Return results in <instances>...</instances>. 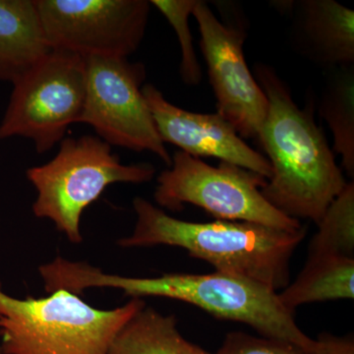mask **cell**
<instances>
[{"mask_svg": "<svg viewBox=\"0 0 354 354\" xmlns=\"http://www.w3.org/2000/svg\"><path fill=\"white\" fill-rule=\"evenodd\" d=\"M153 198L160 209L171 212L190 204L218 220L245 221L279 230H299V221L286 216L263 195L267 179L228 162L218 167L177 151L169 169L158 176Z\"/></svg>", "mask_w": 354, "mask_h": 354, "instance_id": "7", "label": "cell"}, {"mask_svg": "<svg viewBox=\"0 0 354 354\" xmlns=\"http://www.w3.org/2000/svg\"><path fill=\"white\" fill-rule=\"evenodd\" d=\"M308 248V259H354V184L348 183L333 200L319 223Z\"/></svg>", "mask_w": 354, "mask_h": 354, "instance_id": "17", "label": "cell"}, {"mask_svg": "<svg viewBox=\"0 0 354 354\" xmlns=\"http://www.w3.org/2000/svg\"><path fill=\"white\" fill-rule=\"evenodd\" d=\"M109 354H212L188 342L174 315L144 307L116 337Z\"/></svg>", "mask_w": 354, "mask_h": 354, "instance_id": "15", "label": "cell"}, {"mask_svg": "<svg viewBox=\"0 0 354 354\" xmlns=\"http://www.w3.org/2000/svg\"><path fill=\"white\" fill-rule=\"evenodd\" d=\"M215 354H309L295 344L243 332L230 333Z\"/></svg>", "mask_w": 354, "mask_h": 354, "instance_id": "19", "label": "cell"}, {"mask_svg": "<svg viewBox=\"0 0 354 354\" xmlns=\"http://www.w3.org/2000/svg\"><path fill=\"white\" fill-rule=\"evenodd\" d=\"M0 354H2L1 351H0Z\"/></svg>", "mask_w": 354, "mask_h": 354, "instance_id": "21", "label": "cell"}, {"mask_svg": "<svg viewBox=\"0 0 354 354\" xmlns=\"http://www.w3.org/2000/svg\"><path fill=\"white\" fill-rule=\"evenodd\" d=\"M134 230L118 241L122 248L167 245L185 249L215 271L257 281L272 290L290 283V260L307 228L279 230L245 221L192 223L167 215L144 198L133 200Z\"/></svg>", "mask_w": 354, "mask_h": 354, "instance_id": "3", "label": "cell"}, {"mask_svg": "<svg viewBox=\"0 0 354 354\" xmlns=\"http://www.w3.org/2000/svg\"><path fill=\"white\" fill-rule=\"evenodd\" d=\"M200 48L216 100V113L242 139H256L268 111V99L244 57L247 38L241 23L221 22L207 2L198 0L193 15Z\"/></svg>", "mask_w": 354, "mask_h": 354, "instance_id": "10", "label": "cell"}, {"mask_svg": "<svg viewBox=\"0 0 354 354\" xmlns=\"http://www.w3.org/2000/svg\"><path fill=\"white\" fill-rule=\"evenodd\" d=\"M44 290L83 295L91 288H113L132 298L164 297L194 305L216 318L250 326L262 337L295 344L313 354L315 339L304 334L295 314L267 286L223 272H171L153 278H134L102 271L85 262L57 257L41 267Z\"/></svg>", "mask_w": 354, "mask_h": 354, "instance_id": "1", "label": "cell"}, {"mask_svg": "<svg viewBox=\"0 0 354 354\" xmlns=\"http://www.w3.org/2000/svg\"><path fill=\"white\" fill-rule=\"evenodd\" d=\"M321 97L320 115L334 140L333 152L342 158L344 171L354 177V66L329 68Z\"/></svg>", "mask_w": 354, "mask_h": 354, "instance_id": "16", "label": "cell"}, {"mask_svg": "<svg viewBox=\"0 0 354 354\" xmlns=\"http://www.w3.org/2000/svg\"><path fill=\"white\" fill-rule=\"evenodd\" d=\"M153 165H123L111 146L97 136L65 137L59 150L46 164L30 167L28 180L36 188L32 214L48 218L71 243L83 241V212L113 183H145L152 180Z\"/></svg>", "mask_w": 354, "mask_h": 354, "instance_id": "5", "label": "cell"}, {"mask_svg": "<svg viewBox=\"0 0 354 354\" xmlns=\"http://www.w3.org/2000/svg\"><path fill=\"white\" fill-rule=\"evenodd\" d=\"M0 140L21 137L34 144L37 153L53 150L72 124L80 123L86 93V58L50 50L12 83Z\"/></svg>", "mask_w": 354, "mask_h": 354, "instance_id": "6", "label": "cell"}, {"mask_svg": "<svg viewBox=\"0 0 354 354\" xmlns=\"http://www.w3.org/2000/svg\"><path fill=\"white\" fill-rule=\"evenodd\" d=\"M164 143L178 147L195 158L211 157L260 174L272 176L269 160L251 148L223 116L186 111L171 104L152 84L142 88Z\"/></svg>", "mask_w": 354, "mask_h": 354, "instance_id": "11", "label": "cell"}, {"mask_svg": "<svg viewBox=\"0 0 354 354\" xmlns=\"http://www.w3.org/2000/svg\"><path fill=\"white\" fill-rule=\"evenodd\" d=\"M253 75L269 104L256 138L272 167L263 195L286 216L317 225L348 183L312 108L297 106L270 65L256 64Z\"/></svg>", "mask_w": 354, "mask_h": 354, "instance_id": "2", "label": "cell"}, {"mask_svg": "<svg viewBox=\"0 0 354 354\" xmlns=\"http://www.w3.org/2000/svg\"><path fill=\"white\" fill-rule=\"evenodd\" d=\"M278 295L279 301L293 314L304 304L353 299L354 259L335 256L307 259L297 279Z\"/></svg>", "mask_w": 354, "mask_h": 354, "instance_id": "14", "label": "cell"}, {"mask_svg": "<svg viewBox=\"0 0 354 354\" xmlns=\"http://www.w3.org/2000/svg\"><path fill=\"white\" fill-rule=\"evenodd\" d=\"M291 14V37L305 57L328 68L354 64V11L335 0L274 2Z\"/></svg>", "mask_w": 354, "mask_h": 354, "instance_id": "12", "label": "cell"}, {"mask_svg": "<svg viewBox=\"0 0 354 354\" xmlns=\"http://www.w3.org/2000/svg\"><path fill=\"white\" fill-rule=\"evenodd\" d=\"M146 306L131 298L118 308L91 306L78 295L58 290L46 297L19 299L0 283L2 354H109L116 337Z\"/></svg>", "mask_w": 354, "mask_h": 354, "instance_id": "4", "label": "cell"}, {"mask_svg": "<svg viewBox=\"0 0 354 354\" xmlns=\"http://www.w3.org/2000/svg\"><path fill=\"white\" fill-rule=\"evenodd\" d=\"M313 354H354L353 337L322 334L315 339Z\"/></svg>", "mask_w": 354, "mask_h": 354, "instance_id": "20", "label": "cell"}, {"mask_svg": "<svg viewBox=\"0 0 354 354\" xmlns=\"http://www.w3.org/2000/svg\"><path fill=\"white\" fill-rule=\"evenodd\" d=\"M198 0H152L155 6L167 22L171 25L179 39L181 50V62L179 67L184 84L196 86L201 82L202 70L193 46L192 35L189 28V17L193 15Z\"/></svg>", "mask_w": 354, "mask_h": 354, "instance_id": "18", "label": "cell"}, {"mask_svg": "<svg viewBox=\"0 0 354 354\" xmlns=\"http://www.w3.org/2000/svg\"><path fill=\"white\" fill-rule=\"evenodd\" d=\"M86 58L87 93L80 123L90 125L109 146L151 152L171 167L142 88L146 68L125 57Z\"/></svg>", "mask_w": 354, "mask_h": 354, "instance_id": "8", "label": "cell"}, {"mask_svg": "<svg viewBox=\"0 0 354 354\" xmlns=\"http://www.w3.org/2000/svg\"><path fill=\"white\" fill-rule=\"evenodd\" d=\"M50 50L83 57H125L145 37L147 0H36Z\"/></svg>", "mask_w": 354, "mask_h": 354, "instance_id": "9", "label": "cell"}, {"mask_svg": "<svg viewBox=\"0 0 354 354\" xmlns=\"http://www.w3.org/2000/svg\"><path fill=\"white\" fill-rule=\"evenodd\" d=\"M50 50L36 0H0V82L12 84Z\"/></svg>", "mask_w": 354, "mask_h": 354, "instance_id": "13", "label": "cell"}]
</instances>
